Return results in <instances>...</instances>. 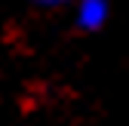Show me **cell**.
Masks as SVG:
<instances>
[{"mask_svg":"<svg viewBox=\"0 0 129 126\" xmlns=\"http://www.w3.org/2000/svg\"><path fill=\"white\" fill-rule=\"evenodd\" d=\"M108 22V0H77V25L83 31H99Z\"/></svg>","mask_w":129,"mask_h":126,"instance_id":"cell-1","label":"cell"},{"mask_svg":"<svg viewBox=\"0 0 129 126\" xmlns=\"http://www.w3.org/2000/svg\"><path fill=\"white\" fill-rule=\"evenodd\" d=\"M34 3H40V6H58V3H68V0H34Z\"/></svg>","mask_w":129,"mask_h":126,"instance_id":"cell-2","label":"cell"}]
</instances>
